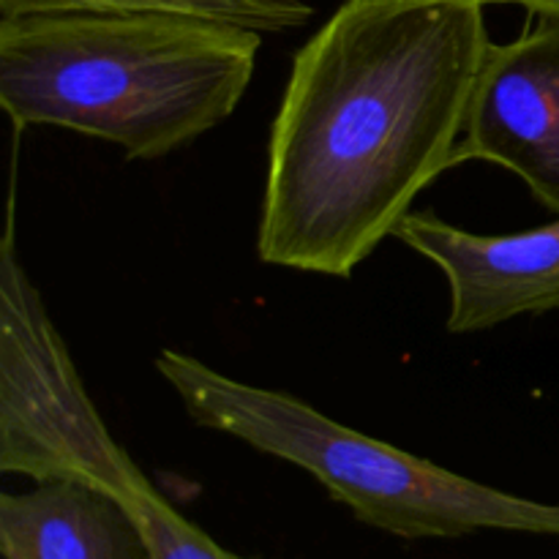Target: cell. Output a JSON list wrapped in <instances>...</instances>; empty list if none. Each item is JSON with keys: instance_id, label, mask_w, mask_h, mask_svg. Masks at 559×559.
<instances>
[{"instance_id": "9c48e42d", "label": "cell", "mask_w": 559, "mask_h": 559, "mask_svg": "<svg viewBox=\"0 0 559 559\" xmlns=\"http://www.w3.org/2000/svg\"><path fill=\"white\" fill-rule=\"evenodd\" d=\"M535 16H559V0H516Z\"/></svg>"}, {"instance_id": "277c9868", "label": "cell", "mask_w": 559, "mask_h": 559, "mask_svg": "<svg viewBox=\"0 0 559 559\" xmlns=\"http://www.w3.org/2000/svg\"><path fill=\"white\" fill-rule=\"evenodd\" d=\"M0 442V464L9 475L76 478L118 497L140 524L153 559H251L218 546L158 495L109 435L76 371H52L33 382L5 415Z\"/></svg>"}, {"instance_id": "52a82bcc", "label": "cell", "mask_w": 559, "mask_h": 559, "mask_svg": "<svg viewBox=\"0 0 559 559\" xmlns=\"http://www.w3.org/2000/svg\"><path fill=\"white\" fill-rule=\"evenodd\" d=\"M0 551L5 559H153L129 508L76 478L0 495Z\"/></svg>"}, {"instance_id": "7a4b0ae2", "label": "cell", "mask_w": 559, "mask_h": 559, "mask_svg": "<svg viewBox=\"0 0 559 559\" xmlns=\"http://www.w3.org/2000/svg\"><path fill=\"white\" fill-rule=\"evenodd\" d=\"M260 49V31L167 11L0 16V107L14 129L76 131L151 162L238 109Z\"/></svg>"}, {"instance_id": "3957f363", "label": "cell", "mask_w": 559, "mask_h": 559, "mask_svg": "<svg viewBox=\"0 0 559 559\" xmlns=\"http://www.w3.org/2000/svg\"><path fill=\"white\" fill-rule=\"evenodd\" d=\"M156 369L197 426L295 464L369 527L404 540L489 530L559 538V502L451 473L328 418L293 393L240 382L178 349H162Z\"/></svg>"}, {"instance_id": "5b68a950", "label": "cell", "mask_w": 559, "mask_h": 559, "mask_svg": "<svg viewBox=\"0 0 559 559\" xmlns=\"http://www.w3.org/2000/svg\"><path fill=\"white\" fill-rule=\"evenodd\" d=\"M464 162L508 169L559 216V16L491 41L453 167Z\"/></svg>"}, {"instance_id": "8992f818", "label": "cell", "mask_w": 559, "mask_h": 559, "mask_svg": "<svg viewBox=\"0 0 559 559\" xmlns=\"http://www.w3.org/2000/svg\"><path fill=\"white\" fill-rule=\"evenodd\" d=\"M393 238L440 267L451 293L448 331L478 333L559 309V216L524 233L478 235L413 211Z\"/></svg>"}, {"instance_id": "ba28073f", "label": "cell", "mask_w": 559, "mask_h": 559, "mask_svg": "<svg viewBox=\"0 0 559 559\" xmlns=\"http://www.w3.org/2000/svg\"><path fill=\"white\" fill-rule=\"evenodd\" d=\"M47 11H167L233 22L262 36L304 27L314 14L306 0H0V16Z\"/></svg>"}, {"instance_id": "6da1fadb", "label": "cell", "mask_w": 559, "mask_h": 559, "mask_svg": "<svg viewBox=\"0 0 559 559\" xmlns=\"http://www.w3.org/2000/svg\"><path fill=\"white\" fill-rule=\"evenodd\" d=\"M489 47L486 0H344L293 58L257 257L353 276L453 169Z\"/></svg>"}]
</instances>
